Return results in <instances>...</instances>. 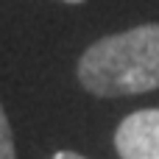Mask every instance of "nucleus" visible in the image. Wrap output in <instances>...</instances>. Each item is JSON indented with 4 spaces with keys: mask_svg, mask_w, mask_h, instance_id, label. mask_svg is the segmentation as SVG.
I'll list each match as a JSON object with an SVG mask.
<instances>
[{
    "mask_svg": "<svg viewBox=\"0 0 159 159\" xmlns=\"http://www.w3.org/2000/svg\"><path fill=\"white\" fill-rule=\"evenodd\" d=\"M64 3H84V0H64Z\"/></svg>",
    "mask_w": 159,
    "mask_h": 159,
    "instance_id": "39448f33",
    "label": "nucleus"
},
{
    "mask_svg": "<svg viewBox=\"0 0 159 159\" xmlns=\"http://www.w3.org/2000/svg\"><path fill=\"white\" fill-rule=\"evenodd\" d=\"M78 81L87 92L140 95L159 87V22L137 25L98 39L78 59Z\"/></svg>",
    "mask_w": 159,
    "mask_h": 159,
    "instance_id": "f257e3e1",
    "label": "nucleus"
},
{
    "mask_svg": "<svg viewBox=\"0 0 159 159\" xmlns=\"http://www.w3.org/2000/svg\"><path fill=\"white\" fill-rule=\"evenodd\" d=\"M53 159H87V157H81V154H75V151H59Z\"/></svg>",
    "mask_w": 159,
    "mask_h": 159,
    "instance_id": "20e7f679",
    "label": "nucleus"
},
{
    "mask_svg": "<svg viewBox=\"0 0 159 159\" xmlns=\"http://www.w3.org/2000/svg\"><path fill=\"white\" fill-rule=\"evenodd\" d=\"M0 159H17L14 157V137H11V129H8L3 106H0Z\"/></svg>",
    "mask_w": 159,
    "mask_h": 159,
    "instance_id": "7ed1b4c3",
    "label": "nucleus"
},
{
    "mask_svg": "<svg viewBox=\"0 0 159 159\" xmlns=\"http://www.w3.org/2000/svg\"><path fill=\"white\" fill-rule=\"evenodd\" d=\"M120 159H159V109L129 115L115 134Z\"/></svg>",
    "mask_w": 159,
    "mask_h": 159,
    "instance_id": "f03ea898",
    "label": "nucleus"
}]
</instances>
